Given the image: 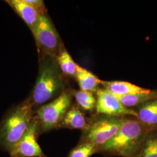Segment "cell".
<instances>
[{"label":"cell","mask_w":157,"mask_h":157,"mask_svg":"<svg viewBox=\"0 0 157 157\" xmlns=\"http://www.w3.org/2000/svg\"><path fill=\"white\" fill-rule=\"evenodd\" d=\"M39 71L33 91L29 100L34 109L54 100L64 89L63 73L56 58L40 57ZM37 108V109H38Z\"/></svg>","instance_id":"6da1fadb"},{"label":"cell","mask_w":157,"mask_h":157,"mask_svg":"<svg viewBox=\"0 0 157 157\" xmlns=\"http://www.w3.org/2000/svg\"><path fill=\"white\" fill-rule=\"evenodd\" d=\"M35 111L27 99L12 108L0 121V148L10 153L17 146L28 128Z\"/></svg>","instance_id":"7a4b0ae2"},{"label":"cell","mask_w":157,"mask_h":157,"mask_svg":"<svg viewBox=\"0 0 157 157\" xmlns=\"http://www.w3.org/2000/svg\"><path fill=\"white\" fill-rule=\"evenodd\" d=\"M144 129L141 122L124 119L117 133L98 152L124 157H136L144 141Z\"/></svg>","instance_id":"3957f363"},{"label":"cell","mask_w":157,"mask_h":157,"mask_svg":"<svg viewBox=\"0 0 157 157\" xmlns=\"http://www.w3.org/2000/svg\"><path fill=\"white\" fill-rule=\"evenodd\" d=\"M72 93L63 91L54 100L39 107L36 111L40 135L59 128L67 110L72 106Z\"/></svg>","instance_id":"277c9868"},{"label":"cell","mask_w":157,"mask_h":157,"mask_svg":"<svg viewBox=\"0 0 157 157\" xmlns=\"http://www.w3.org/2000/svg\"><path fill=\"white\" fill-rule=\"evenodd\" d=\"M124 119L102 115L93 119L88 122L86 129L83 133L78 143H89L98 148L105 143L117 133L122 124Z\"/></svg>","instance_id":"5b68a950"},{"label":"cell","mask_w":157,"mask_h":157,"mask_svg":"<svg viewBox=\"0 0 157 157\" xmlns=\"http://www.w3.org/2000/svg\"><path fill=\"white\" fill-rule=\"evenodd\" d=\"M31 31L37 46L40 57L48 56L56 58L63 43L48 16L40 15Z\"/></svg>","instance_id":"8992f818"},{"label":"cell","mask_w":157,"mask_h":157,"mask_svg":"<svg viewBox=\"0 0 157 157\" xmlns=\"http://www.w3.org/2000/svg\"><path fill=\"white\" fill-rule=\"evenodd\" d=\"M40 135L39 123L35 114L21 139L9 153L10 157H47L38 143Z\"/></svg>","instance_id":"52a82bcc"},{"label":"cell","mask_w":157,"mask_h":157,"mask_svg":"<svg viewBox=\"0 0 157 157\" xmlns=\"http://www.w3.org/2000/svg\"><path fill=\"white\" fill-rule=\"evenodd\" d=\"M95 110L97 114L113 117L132 115L138 119L137 112L124 106L118 97L105 89L97 91Z\"/></svg>","instance_id":"ba28073f"},{"label":"cell","mask_w":157,"mask_h":157,"mask_svg":"<svg viewBox=\"0 0 157 157\" xmlns=\"http://www.w3.org/2000/svg\"><path fill=\"white\" fill-rule=\"evenodd\" d=\"M6 2L22 19L30 30L33 28L41 15L33 6L25 0H7Z\"/></svg>","instance_id":"9c48e42d"},{"label":"cell","mask_w":157,"mask_h":157,"mask_svg":"<svg viewBox=\"0 0 157 157\" xmlns=\"http://www.w3.org/2000/svg\"><path fill=\"white\" fill-rule=\"evenodd\" d=\"M87 126L88 122L84 113L78 105H72L66 113L59 128L78 129L83 131L86 129Z\"/></svg>","instance_id":"30bf717a"},{"label":"cell","mask_w":157,"mask_h":157,"mask_svg":"<svg viewBox=\"0 0 157 157\" xmlns=\"http://www.w3.org/2000/svg\"><path fill=\"white\" fill-rule=\"evenodd\" d=\"M105 89L117 96L149 93L151 90L142 88L135 84L123 81H102V83Z\"/></svg>","instance_id":"8fae6325"},{"label":"cell","mask_w":157,"mask_h":157,"mask_svg":"<svg viewBox=\"0 0 157 157\" xmlns=\"http://www.w3.org/2000/svg\"><path fill=\"white\" fill-rule=\"evenodd\" d=\"M75 78L80 90L92 93L99 89L98 86L102 82L93 73L84 67H80L78 64L76 66Z\"/></svg>","instance_id":"7c38bea8"},{"label":"cell","mask_w":157,"mask_h":157,"mask_svg":"<svg viewBox=\"0 0 157 157\" xmlns=\"http://www.w3.org/2000/svg\"><path fill=\"white\" fill-rule=\"evenodd\" d=\"M137 114L141 123L149 126H157V98L143 104Z\"/></svg>","instance_id":"4fadbf2b"},{"label":"cell","mask_w":157,"mask_h":157,"mask_svg":"<svg viewBox=\"0 0 157 157\" xmlns=\"http://www.w3.org/2000/svg\"><path fill=\"white\" fill-rule=\"evenodd\" d=\"M56 61L62 73L67 76L75 77L77 63L73 61L72 56L63 44L56 56Z\"/></svg>","instance_id":"5bb4252c"},{"label":"cell","mask_w":157,"mask_h":157,"mask_svg":"<svg viewBox=\"0 0 157 157\" xmlns=\"http://www.w3.org/2000/svg\"><path fill=\"white\" fill-rule=\"evenodd\" d=\"M117 97L124 106L129 108V107H134L157 98V91H151L146 93H138Z\"/></svg>","instance_id":"9a60e30c"},{"label":"cell","mask_w":157,"mask_h":157,"mask_svg":"<svg viewBox=\"0 0 157 157\" xmlns=\"http://www.w3.org/2000/svg\"><path fill=\"white\" fill-rule=\"evenodd\" d=\"M73 95L80 109L91 111L95 108L96 98L92 92L80 90L75 91Z\"/></svg>","instance_id":"2e32d148"},{"label":"cell","mask_w":157,"mask_h":157,"mask_svg":"<svg viewBox=\"0 0 157 157\" xmlns=\"http://www.w3.org/2000/svg\"><path fill=\"white\" fill-rule=\"evenodd\" d=\"M136 157H157V135L147 137Z\"/></svg>","instance_id":"e0dca14e"},{"label":"cell","mask_w":157,"mask_h":157,"mask_svg":"<svg viewBox=\"0 0 157 157\" xmlns=\"http://www.w3.org/2000/svg\"><path fill=\"white\" fill-rule=\"evenodd\" d=\"M98 148L93 144L89 143H78L69 152L67 157H90L98 152Z\"/></svg>","instance_id":"ac0fdd59"},{"label":"cell","mask_w":157,"mask_h":157,"mask_svg":"<svg viewBox=\"0 0 157 157\" xmlns=\"http://www.w3.org/2000/svg\"><path fill=\"white\" fill-rule=\"evenodd\" d=\"M30 5L33 6L34 8L39 12L41 15H46V8L44 2L42 0H25Z\"/></svg>","instance_id":"d6986e66"}]
</instances>
